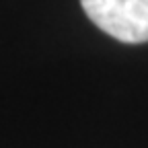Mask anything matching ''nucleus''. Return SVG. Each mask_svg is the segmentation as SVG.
Instances as JSON below:
<instances>
[{
	"label": "nucleus",
	"mask_w": 148,
	"mask_h": 148,
	"mask_svg": "<svg viewBox=\"0 0 148 148\" xmlns=\"http://www.w3.org/2000/svg\"><path fill=\"white\" fill-rule=\"evenodd\" d=\"M86 16L123 43L148 41V0H80Z\"/></svg>",
	"instance_id": "obj_1"
}]
</instances>
